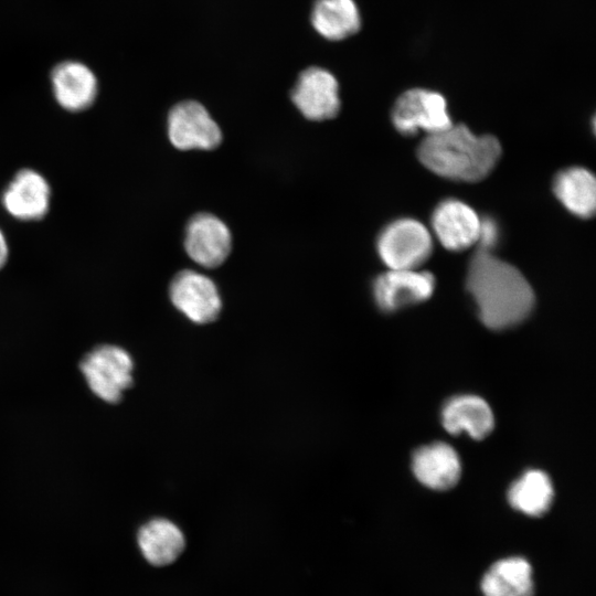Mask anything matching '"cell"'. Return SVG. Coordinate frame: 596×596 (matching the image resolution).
I'll return each mask as SVG.
<instances>
[{
  "label": "cell",
  "mask_w": 596,
  "mask_h": 596,
  "mask_svg": "<svg viewBox=\"0 0 596 596\" xmlns=\"http://www.w3.org/2000/svg\"><path fill=\"white\" fill-rule=\"evenodd\" d=\"M51 188L33 169H21L2 193L6 211L20 221L41 220L50 209Z\"/></svg>",
  "instance_id": "cell-12"
},
{
  "label": "cell",
  "mask_w": 596,
  "mask_h": 596,
  "mask_svg": "<svg viewBox=\"0 0 596 596\" xmlns=\"http://www.w3.org/2000/svg\"><path fill=\"white\" fill-rule=\"evenodd\" d=\"M441 423L453 435L466 432L475 439H482L491 433L494 419L490 406L481 397L460 395L445 404Z\"/></svg>",
  "instance_id": "cell-16"
},
{
  "label": "cell",
  "mask_w": 596,
  "mask_h": 596,
  "mask_svg": "<svg viewBox=\"0 0 596 596\" xmlns=\"http://www.w3.org/2000/svg\"><path fill=\"white\" fill-rule=\"evenodd\" d=\"M482 596H534L531 563L522 556H508L492 563L480 579Z\"/></svg>",
  "instance_id": "cell-14"
},
{
  "label": "cell",
  "mask_w": 596,
  "mask_h": 596,
  "mask_svg": "<svg viewBox=\"0 0 596 596\" xmlns=\"http://www.w3.org/2000/svg\"><path fill=\"white\" fill-rule=\"evenodd\" d=\"M137 541L143 557L155 566L173 563L185 547L181 529L163 518L145 523L138 531Z\"/></svg>",
  "instance_id": "cell-17"
},
{
  "label": "cell",
  "mask_w": 596,
  "mask_h": 596,
  "mask_svg": "<svg viewBox=\"0 0 596 596\" xmlns=\"http://www.w3.org/2000/svg\"><path fill=\"white\" fill-rule=\"evenodd\" d=\"M54 97L68 111L88 108L97 95V78L89 67L77 61H64L51 73Z\"/></svg>",
  "instance_id": "cell-13"
},
{
  "label": "cell",
  "mask_w": 596,
  "mask_h": 596,
  "mask_svg": "<svg viewBox=\"0 0 596 596\" xmlns=\"http://www.w3.org/2000/svg\"><path fill=\"white\" fill-rule=\"evenodd\" d=\"M481 219L471 206L456 199L437 204L432 214V227L440 244L454 252L476 245Z\"/></svg>",
  "instance_id": "cell-11"
},
{
  "label": "cell",
  "mask_w": 596,
  "mask_h": 596,
  "mask_svg": "<svg viewBox=\"0 0 596 596\" xmlns=\"http://www.w3.org/2000/svg\"><path fill=\"white\" fill-rule=\"evenodd\" d=\"M391 117L394 128L404 136L419 131L433 135L453 125L445 97L424 88H412L400 95Z\"/></svg>",
  "instance_id": "cell-5"
},
{
  "label": "cell",
  "mask_w": 596,
  "mask_h": 596,
  "mask_svg": "<svg viewBox=\"0 0 596 596\" xmlns=\"http://www.w3.org/2000/svg\"><path fill=\"white\" fill-rule=\"evenodd\" d=\"M413 472L426 487L446 490L460 478L461 465L456 450L445 443L418 448L413 455Z\"/></svg>",
  "instance_id": "cell-15"
},
{
  "label": "cell",
  "mask_w": 596,
  "mask_h": 596,
  "mask_svg": "<svg viewBox=\"0 0 596 596\" xmlns=\"http://www.w3.org/2000/svg\"><path fill=\"white\" fill-rule=\"evenodd\" d=\"M501 151L496 137L475 135L459 124L427 135L417 148V157L437 175L453 181L477 182L492 171Z\"/></svg>",
  "instance_id": "cell-2"
},
{
  "label": "cell",
  "mask_w": 596,
  "mask_h": 596,
  "mask_svg": "<svg viewBox=\"0 0 596 596\" xmlns=\"http://www.w3.org/2000/svg\"><path fill=\"white\" fill-rule=\"evenodd\" d=\"M168 136L180 150H210L222 140L217 124L200 103L193 100L179 103L170 110Z\"/></svg>",
  "instance_id": "cell-6"
},
{
  "label": "cell",
  "mask_w": 596,
  "mask_h": 596,
  "mask_svg": "<svg viewBox=\"0 0 596 596\" xmlns=\"http://www.w3.org/2000/svg\"><path fill=\"white\" fill-rule=\"evenodd\" d=\"M311 21L322 36L332 41L349 38L361 26L359 9L353 0H317Z\"/></svg>",
  "instance_id": "cell-19"
},
{
  "label": "cell",
  "mask_w": 596,
  "mask_h": 596,
  "mask_svg": "<svg viewBox=\"0 0 596 596\" xmlns=\"http://www.w3.org/2000/svg\"><path fill=\"white\" fill-rule=\"evenodd\" d=\"M499 225L491 219L486 217L481 220L479 238L477 242L478 248L492 251L499 242Z\"/></svg>",
  "instance_id": "cell-21"
},
{
  "label": "cell",
  "mask_w": 596,
  "mask_h": 596,
  "mask_svg": "<svg viewBox=\"0 0 596 596\" xmlns=\"http://www.w3.org/2000/svg\"><path fill=\"white\" fill-rule=\"evenodd\" d=\"M291 99L308 119L333 118L340 109L338 82L328 71L309 67L299 75L291 92Z\"/></svg>",
  "instance_id": "cell-9"
},
{
  "label": "cell",
  "mask_w": 596,
  "mask_h": 596,
  "mask_svg": "<svg viewBox=\"0 0 596 596\" xmlns=\"http://www.w3.org/2000/svg\"><path fill=\"white\" fill-rule=\"evenodd\" d=\"M232 237L227 226L209 213L194 215L188 223L184 248L195 263L213 268L221 265L230 254Z\"/></svg>",
  "instance_id": "cell-10"
},
{
  "label": "cell",
  "mask_w": 596,
  "mask_h": 596,
  "mask_svg": "<svg viewBox=\"0 0 596 596\" xmlns=\"http://www.w3.org/2000/svg\"><path fill=\"white\" fill-rule=\"evenodd\" d=\"M9 256V246L3 232L0 230V269L7 263Z\"/></svg>",
  "instance_id": "cell-22"
},
{
  "label": "cell",
  "mask_w": 596,
  "mask_h": 596,
  "mask_svg": "<svg viewBox=\"0 0 596 596\" xmlns=\"http://www.w3.org/2000/svg\"><path fill=\"white\" fill-rule=\"evenodd\" d=\"M466 288L480 320L493 330L519 324L535 302L533 289L522 273L492 251H476L468 266Z\"/></svg>",
  "instance_id": "cell-1"
},
{
  "label": "cell",
  "mask_w": 596,
  "mask_h": 596,
  "mask_svg": "<svg viewBox=\"0 0 596 596\" xmlns=\"http://www.w3.org/2000/svg\"><path fill=\"white\" fill-rule=\"evenodd\" d=\"M169 291L173 306L195 323H209L221 311L222 302L215 284L198 272L178 273Z\"/></svg>",
  "instance_id": "cell-8"
},
{
  "label": "cell",
  "mask_w": 596,
  "mask_h": 596,
  "mask_svg": "<svg viewBox=\"0 0 596 596\" xmlns=\"http://www.w3.org/2000/svg\"><path fill=\"white\" fill-rule=\"evenodd\" d=\"M435 289V277L429 272L390 269L373 283V296L383 311H395L427 300Z\"/></svg>",
  "instance_id": "cell-7"
},
{
  "label": "cell",
  "mask_w": 596,
  "mask_h": 596,
  "mask_svg": "<svg viewBox=\"0 0 596 596\" xmlns=\"http://www.w3.org/2000/svg\"><path fill=\"white\" fill-rule=\"evenodd\" d=\"M508 500L515 510L530 517H540L551 507L552 482L545 472L529 470L511 485Z\"/></svg>",
  "instance_id": "cell-20"
},
{
  "label": "cell",
  "mask_w": 596,
  "mask_h": 596,
  "mask_svg": "<svg viewBox=\"0 0 596 596\" xmlns=\"http://www.w3.org/2000/svg\"><path fill=\"white\" fill-rule=\"evenodd\" d=\"M376 249L390 269H416L430 256L433 240L423 223L404 217L391 222L381 231Z\"/></svg>",
  "instance_id": "cell-4"
},
{
  "label": "cell",
  "mask_w": 596,
  "mask_h": 596,
  "mask_svg": "<svg viewBox=\"0 0 596 596\" xmlns=\"http://www.w3.org/2000/svg\"><path fill=\"white\" fill-rule=\"evenodd\" d=\"M553 192L557 200L574 215L588 219L596 209V182L594 174L582 167L561 170L553 179Z\"/></svg>",
  "instance_id": "cell-18"
},
{
  "label": "cell",
  "mask_w": 596,
  "mask_h": 596,
  "mask_svg": "<svg viewBox=\"0 0 596 596\" xmlns=\"http://www.w3.org/2000/svg\"><path fill=\"white\" fill-rule=\"evenodd\" d=\"M79 370L91 391L107 403H118L134 382L132 358L117 345L94 348L82 359Z\"/></svg>",
  "instance_id": "cell-3"
}]
</instances>
